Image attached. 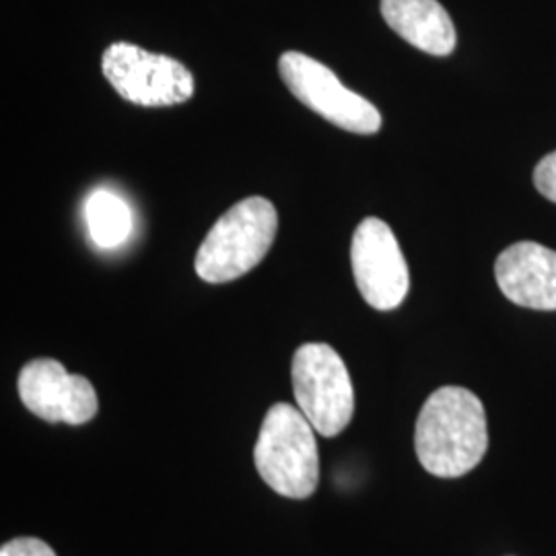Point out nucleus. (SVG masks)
Instances as JSON below:
<instances>
[{
  "label": "nucleus",
  "mask_w": 556,
  "mask_h": 556,
  "mask_svg": "<svg viewBox=\"0 0 556 556\" xmlns=\"http://www.w3.org/2000/svg\"><path fill=\"white\" fill-rule=\"evenodd\" d=\"M381 15L402 40L431 56L456 50L454 21L438 0H381Z\"/></svg>",
  "instance_id": "10"
},
{
  "label": "nucleus",
  "mask_w": 556,
  "mask_h": 556,
  "mask_svg": "<svg viewBox=\"0 0 556 556\" xmlns=\"http://www.w3.org/2000/svg\"><path fill=\"white\" fill-rule=\"evenodd\" d=\"M101 71L122 100L142 108L178 105L194 96V77L181 62L128 41H116L103 52Z\"/></svg>",
  "instance_id": "5"
},
{
  "label": "nucleus",
  "mask_w": 556,
  "mask_h": 556,
  "mask_svg": "<svg viewBox=\"0 0 556 556\" xmlns=\"http://www.w3.org/2000/svg\"><path fill=\"white\" fill-rule=\"evenodd\" d=\"M262 480L282 497L307 498L318 489L316 429L305 415L287 404H273L262 420L254 447Z\"/></svg>",
  "instance_id": "2"
},
{
  "label": "nucleus",
  "mask_w": 556,
  "mask_h": 556,
  "mask_svg": "<svg viewBox=\"0 0 556 556\" xmlns=\"http://www.w3.org/2000/svg\"><path fill=\"white\" fill-rule=\"evenodd\" d=\"M495 278L516 305L556 312V252L536 241H519L498 254Z\"/></svg>",
  "instance_id": "9"
},
{
  "label": "nucleus",
  "mask_w": 556,
  "mask_h": 556,
  "mask_svg": "<svg viewBox=\"0 0 556 556\" xmlns=\"http://www.w3.org/2000/svg\"><path fill=\"white\" fill-rule=\"evenodd\" d=\"M298 408L321 438L340 435L355 415V388L342 357L330 344L299 346L291 367Z\"/></svg>",
  "instance_id": "4"
},
{
  "label": "nucleus",
  "mask_w": 556,
  "mask_h": 556,
  "mask_svg": "<svg viewBox=\"0 0 556 556\" xmlns=\"http://www.w3.org/2000/svg\"><path fill=\"white\" fill-rule=\"evenodd\" d=\"M85 219L91 239L105 250L118 248L132 231V215L128 204L110 190H98L87 199Z\"/></svg>",
  "instance_id": "11"
},
{
  "label": "nucleus",
  "mask_w": 556,
  "mask_h": 556,
  "mask_svg": "<svg viewBox=\"0 0 556 556\" xmlns=\"http://www.w3.org/2000/svg\"><path fill=\"white\" fill-rule=\"evenodd\" d=\"M278 73L305 108L338 128L355 135H376L381 128L378 108L344 87L334 71L318 60L301 52H285L278 59Z\"/></svg>",
  "instance_id": "6"
},
{
  "label": "nucleus",
  "mask_w": 556,
  "mask_h": 556,
  "mask_svg": "<svg viewBox=\"0 0 556 556\" xmlns=\"http://www.w3.org/2000/svg\"><path fill=\"white\" fill-rule=\"evenodd\" d=\"M275 204L250 197L233 204L200 243L194 268L206 282H231L256 268L277 236Z\"/></svg>",
  "instance_id": "3"
},
{
  "label": "nucleus",
  "mask_w": 556,
  "mask_h": 556,
  "mask_svg": "<svg viewBox=\"0 0 556 556\" xmlns=\"http://www.w3.org/2000/svg\"><path fill=\"white\" fill-rule=\"evenodd\" d=\"M0 556H56V553L40 538H15L2 544Z\"/></svg>",
  "instance_id": "12"
},
{
  "label": "nucleus",
  "mask_w": 556,
  "mask_h": 556,
  "mask_svg": "<svg viewBox=\"0 0 556 556\" xmlns=\"http://www.w3.org/2000/svg\"><path fill=\"white\" fill-rule=\"evenodd\" d=\"M415 450L420 466L433 477L472 472L489 450V422L480 397L459 386L435 390L420 408Z\"/></svg>",
  "instance_id": "1"
},
{
  "label": "nucleus",
  "mask_w": 556,
  "mask_h": 556,
  "mask_svg": "<svg viewBox=\"0 0 556 556\" xmlns=\"http://www.w3.org/2000/svg\"><path fill=\"white\" fill-rule=\"evenodd\" d=\"M534 184L542 197L556 202V151L538 163Z\"/></svg>",
  "instance_id": "13"
},
{
  "label": "nucleus",
  "mask_w": 556,
  "mask_h": 556,
  "mask_svg": "<svg viewBox=\"0 0 556 556\" xmlns=\"http://www.w3.org/2000/svg\"><path fill=\"white\" fill-rule=\"evenodd\" d=\"M351 262L358 293L374 309H396L408 295V264L388 223L376 217L358 223L351 245Z\"/></svg>",
  "instance_id": "7"
},
{
  "label": "nucleus",
  "mask_w": 556,
  "mask_h": 556,
  "mask_svg": "<svg viewBox=\"0 0 556 556\" xmlns=\"http://www.w3.org/2000/svg\"><path fill=\"white\" fill-rule=\"evenodd\" d=\"M21 402L48 422L85 425L98 415L100 402L93 383L73 376L56 358H34L21 369Z\"/></svg>",
  "instance_id": "8"
}]
</instances>
